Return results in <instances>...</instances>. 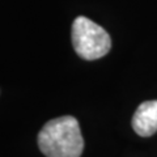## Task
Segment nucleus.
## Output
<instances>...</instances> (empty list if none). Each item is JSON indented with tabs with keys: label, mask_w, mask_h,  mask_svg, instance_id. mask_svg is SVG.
Here are the masks:
<instances>
[{
	"label": "nucleus",
	"mask_w": 157,
	"mask_h": 157,
	"mask_svg": "<svg viewBox=\"0 0 157 157\" xmlns=\"http://www.w3.org/2000/svg\"><path fill=\"white\" fill-rule=\"evenodd\" d=\"M38 145L46 157H80L84 139L77 119L64 115L48 121L38 134Z\"/></svg>",
	"instance_id": "nucleus-1"
},
{
	"label": "nucleus",
	"mask_w": 157,
	"mask_h": 157,
	"mask_svg": "<svg viewBox=\"0 0 157 157\" xmlns=\"http://www.w3.org/2000/svg\"><path fill=\"white\" fill-rule=\"evenodd\" d=\"M72 45L76 54L85 60L105 56L111 48L109 33L98 24L84 16H78L72 24Z\"/></svg>",
	"instance_id": "nucleus-2"
},
{
	"label": "nucleus",
	"mask_w": 157,
	"mask_h": 157,
	"mask_svg": "<svg viewBox=\"0 0 157 157\" xmlns=\"http://www.w3.org/2000/svg\"><path fill=\"white\" fill-rule=\"evenodd\" d=\"M132 128L139 136L148 137L157 132V100L145 101L136 109L131 121Z\"/></svg>",
	"instance_id": "nucleus-3"
}]
</instances>
